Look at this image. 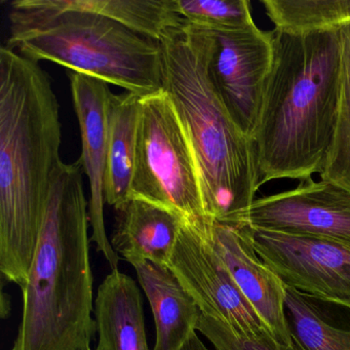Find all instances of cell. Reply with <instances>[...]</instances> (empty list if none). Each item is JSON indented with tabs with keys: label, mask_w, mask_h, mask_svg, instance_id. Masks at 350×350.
Returning <instances> with one entry per match:
<instances>
[{
	"label": "cell",
	"mask_w": 350,
	"mask_h": 350,
	"mask_svg": "<svg viewBox=\"0 0 350 350\" xmlns=\"http://www.w3.org/2000/svg\"><path fill=\"white\" fill-rule=\"evenodd\" d=\"M83 173L79 161L57 170L12 350H91L97 325Z\"/></svg>",
	"instance_id": "obj_3"
},
{
	"label": "cell",
	"mask_w": 350,
	"mask_h": 350,
	"mask_svg": "<svg viewBox=\"0 0 350 350\" xmlns=\"http://www.w3.org/2000/svg\"><path fill=\"white\" fill-rule=\"evenodd\" d=\"M99 343L96 350H150L138 284L118 270L102 282L94 305Z\"/></svg>",
	"instance_id": "obj_15"
},
{
	"label": "cell",
	"mask_w": 350,
	"mask_h": 350,
	"mask_svg": "<svg viewBox=\"0 0 350 350\" xmlns=\"http://www.w3.org/2000/svg\"><path fill=\"white\" fill-rule=\"evenodd\" d=\"M196 331L204 334L216 350H302L295 341L293 345L280 343L268 331L259 335H243L224 323L202 313L198 319Z\"/></svg>",
	"instance_id": "obj_22"
},
{
	"label": "cell",
	"mask_w": 350,
	"mask_h": 350,
	"mask_svg": "<svg viewBox=\"0 0 350 350\" xmlns=\"http://www.w3.org/2000/svg\"><path fill=\"white\" fill-rule=\"evenodd\" d=\"M58 7L110 18L147 38L161 42L167 30L185 21L174 11L173 0H54Z\"/></svg>",
	"instance_id": "obj_18"
},
{
	"label": "cell",
	"mask_w": 350,
	"mask_h": 350,
	"mask_svg": "<svg viewBox=\"0 0 350 350\" xmlns=\"http://www.w3.org/2000/svg\"><path fill=\"white\" fill-rule=\"evenodd\" d=\"M116 211L111 239L114 251L130 263L147 260L170 268L185 219L175 211L135 196H130Z\"/></svg>",
	"instance_id": "obj_13"
},
{
	"label": "cell",
	"mask_w": 350,
	"mask_h": 350,
	"mask_svg": "<svg viewBox=\"0 0 350 350\" xmlns=\"http://www.w3.org/2000/svg\"><path fill=\"white\" fill-rule=\"evenodd\" d=\"M181 350H210L198 336V333L192 334L191 337L187 340Z\"/></svg>",
	"instance_id": "obj_23"
},
{
	"label": "cell",
	"mask_w": 350,
	"mask_h": 350,
	"mask_svg": "<svg viewBox=\"0 0 350 350\" xmlns=\"http://www.w3.org/2000/svg\"><path fill=\"white\" fill-rule=\"evenodd\" d=\"M163 89L189 141L206 217L243 224L260 185L253 141L233 122L208 75L210 30L185 23L161 38Z\"/></svg>",
	"instance_id": "obj_4"
},
{
	"label": "cell",
	"mask_w": 350,
	"mask_h": 350,
	"mask_svg": "<svg viewBox=\"0 0 350 350\" xmlns=\"http://www.w3.org/2000/svg\"><path fill=\"white\" fill-rule=\"evenodd\" d=\"M8 48L40 63L118 85L141 98L161 93V42L90 12L62 9L54 0L11 3Z\"/></svg>",
	"instance_id": "obj_5"
},
{
	"label": "cell",
	"mask_w": 350,
	"mask_h": 350,
	"mask_svg": "<svg viewBox=\"0 0 350 350\" xmlns=\"http://www.w3.org/2000/svg\"><path fill=\"white\" fill-rule=\"evenodd\" d=\"M73 106L79 120L81 137V157L79 163L89 179L91 198L89 220L93 235L91 241L97 245L107 259L112 271L118 270L120 256L108 241L104 223L105 179L107 171L108 118L109 85L101 79L81 73H68Z\"/></svg>",
	"instance_id": "obj_12"
},
{
	"label": "cell",
	"mask_w": 350,
	"mask_h": 350,
	"mask_svg": "<svg viewBox=\"0 0 350 350\" xmlns=\"http://www.w3.org/2000/svg\"><path fill=\"white\" fill-rule=\"evenodd\" d=\"M170 268L202 314L243 335L269 332L196 220H184Z\"/></svg>",
	"instance_id": "obj_7"
},
{
	"label": "cell",
	"mask_w": 350,
	"mask_h": 350,
	"mask_svg": "<svg viewBox=\"0 0 350 350\" xmlns=\"http://www.w3.org/2000/svg\"><path fill=\"white\" fill-rule=\"evenodd\" d=\"M142 98L111 93L108 102V154L105 202L114 208L131 196Z\"/></svg>",
	"instance_id": "obj_16"
},
{
	"label": "cell",
	"mask_w": 350,
	"mask_h": 350,
	"mask_svg": "<svg viewBox=\"0 0 350 350\" xmlns=\"http://www.w3.org/2000/svg\"><path fill=\"white\" fill-rule=\"evenodd\" d=\"M274 58L253 140L260 185L319 173L333 138L341 88L339 31L273 30Z\"/></svg>",
	"instance_id": "obj_2"
},
{
	"label": "cell",
	"mask_w": 350,
	"mask_h": 350,
	"mask_svg": "<svg viewBox=\"0 0 350 350\" xmlns=\"http://www.w3.org/2000/svg\"><path fill=\"white\" fill-rule=\"evenodd\" d=\"M228 268L241 292L274 339L293 345L286 314V286L256 253L245 224L196 219Z\"/></svg>",
	"instance_id": "obj_11"
},
{
	"label": "cell",
	"mask_w": 350,
	"mask_h": 350,
	"mask_svg": "<svg viewBox=\"0 0 350 350\" xmlns=\"http://www.w3.org/2000/svg\"><path fill=\"white\" fill-rule=\"evenodd\" d=\"M131 196L175 211L187 220L206 217L193 152L165 91L141 100Z\"/></svg>",
	"instance_id": "obj_6"
},
{
	"label": "cell",
	"mask_w": 350,
	"mask_h": 350,
	"mask_svg": "<svg viewBox=\"0 0 350 350\" xmlns=\"http://www.w3.org/2000/svg\"><path fill=\"white\" fill-rule=\"evenodd\" d=\"M275 29L294 34L340 31L350 25V0H263Z\"/></svg>",
	"instance_id": "obj_19"
},
{
	"label": "cell",
	"mask_w": 350,
	"mask_h": 350,
	"mask_svg": "<svg viewBox=\"0 0 350 350\" xmlns=\"http://www.w3.org/2000/svg\"><path fill=\"white\" fill-rule=\"evenodd\" d=\"M341 88L333 138L319 172L323 181L350 192V25L339 31Z\"/></svg>",
	"instance_id": "obj_20"
},
{
	"label": "cell",
	"mask_w": 350,
	"mask_h": 350,
	"mask_svg": "<svg viewBox=\"0 0 350 350\" xmlns=\"http://www.w3.org/2000/svg\"><path fill=\"white\" fill-rule=\"evenodd\" d=\"M60 105L40 63L0 49V271L27 282L60 157Z\"/></svg>",
	"instance_id": "obj_1"
},
{
	"label": "cell",
	"mask_w": 350,
	"mask_h": 350,
	"mask_svg": "<svg viewBox=\"0 0 350 350\" xmlns=\"http://www.w3.org/2000/svg\"><path fill=\"white\" fill-rule=\"evenodd\" d=\"M185 23L213 31L239 30L255 24L247 0H173Z\"/></svg>",
	"instance_id": "obj_21"
},
{
	"label": "cell",
	"mask_w": 350,
	"mask_h": 350,
	"mask_svg": "<svg viewBox=\"0 0 350 350\" xmlns=\"http://www.w3.org/2000/svg\"><path fill=\"white\" fill-rule=\"evenodd\" d=\"M150 303L157 341L153 350H181L196 333L202 311L171 268L147 260L131 262Z\"/></svg>",
	"instance_id": "obj_14"
},
{
	"label": "cell",
	"mask_w": 350,
	"mask_h": 350,
	"mask_svg": "<svg viewBox=\"0 0 350 350\" xmlns=\"http://www.w3.org/2000/svg\"><path fill=\"white\" fill-rule=\"evenodd\" d=\"M286 314L302 350H350V307L286 288Z\"/></svg>",
	"instance_id": "obj_17"
},
{
	"label": "cell",
	"mask_w": 350,
	"mask_h": 350,
	"mask_svg": "<svg viewBox=\"0 0 350 350\" xmlns=\"http://www.w3.org/2000/svg\"><path fill=\"white\" fill-rule=\"evenodd\" d=\"M210 31L211 81L233 122L252 139L273 65V30L264 31L253 24L243 29Z\"/></svg>",
	"instance_id": "obj_8"
},
{
	"label": "cell",
	"mask_w": 350,
	"mask_h": 350,
	"mask_svg": "<svg viewBox=\"0 0 350 350\" xmlns=\"http://www.w3.org/2000/svg\"><path fill=\"white\" fill-rule=\"evenodd\" d=\"M251 228L314 237L350 249V192L304 180L294 189L255 200L243 217Z\"/></svg>",
	"instance_id": "obj_10"
},
{
	"label": "cell",
	"mask_w": 350,
	"mask_h": 350,
	"mask_svg": "<svg viewBox=\"0 0 350 350\" xmlns=\"http://www.w3.org/2000/svg\"><path fill=\"white\" fill-rule=\"evenodd\" d=\"M254 249L286 288L350 307V249L249 226Z\"/></svg>",
	"instance_id": "obj_9"
}]
</instances>
